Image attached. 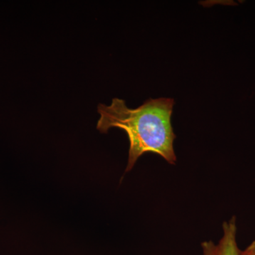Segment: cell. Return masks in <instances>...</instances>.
<instances>
[{
    "mask_svg": "<svg viewBox=\"0 0 255 255\" xmlns=\"http://www.w3.org/2000/svg\"><path fill=\"white\" fill-rule=\"evenodd\" d=\"M174 105L173 99H150L137 108L130 109L125 101L114 98L110 105L98 106L100 117L97 130L107 133L112 128H118L128 137L130 147L126 172L131 170L145 152H153L169 164L176 163L173 146L176 135L171 123Z\"/></svg>",
    "mask_w": 255,
    "mask_h": 255,
    "instance_id": "cell-1",
    "label": "cell"
},
{
    "mask_svg": "<svg viewBox=\"0 0 255 255\" xmlns=\"http://www.w3.org/2000/svg\"><path fill=\"white\" fill-rule=\"evenodd\" d=\"M223 235L217 244L212 241H204L201 244L202 255H241L237 240V225L236 216H233L223 224Z\"/></svg>",
    "mask_w": 255,
    "mask_h": 255,
    "instance_id": "cell-2",
    "label": "cell"
},
{
    "mask_svg": "<svg viewBox=\"0 0 255 255\" xmlns=\"http://www.w3.org/2000/svg\"><path fill=\"white\" fill-rule=\"evenodd\" d=\"M241 255H255V241L247 247L244 251H241Z\"/></svg>",
    "mask_w": 255,
    "mask_h": 255,
    "instance_id": "cell-3",
    "label": "cell"
}]
</instances>
